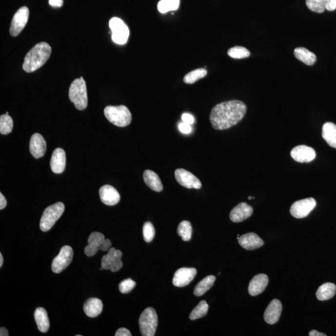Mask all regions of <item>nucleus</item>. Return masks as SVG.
Wrapping results in <instances>:
<instances>
[{
    "mask_svg": "<svg viewBox=\"0 0 336 336\" xmlns=\"http://www.w3.org/2000/svg\"><path fill=\"white\" fill-rule=\"evenodd\" d=\"M0 336H8V331L5 328H1L0 329Z\"/></svg>",
    "mask_w": 336,
    "mask_h": 336,
    "instance_id": "nucleus-47",
    "label": "nucleus"
},
{
    "mask_svg": "<svg viewBox=\"0 0 336 336\" xmlns=\"http://www.w3.org/2000/svg\"><path fill=\"white\" fill-rule=\"evenodd\" d=\"M69 98L77 109L83 110L86 109L88 105L87 86L82 77L72 82L69 88Z\"/></svg>",
    "mask_w": 336,
    "mask_h": 336,
    "instance_id": "nucleus-3",
    "label": "nucleus"
},
{
    "mask_svg": "<svg viewBox=\"0 0 336 336\" xmlns=\"http://www.w3.org/2000/svg\"><path fill=\"white\" fill-rule=\"evenodd\" d=\"M64 209V204L62 202H56L47 207L40 218V230L42 232H47L51 229L59 218L61 217Z\"/></svg>",
    "mask_w": 336,
    "mask_h": 336,
    "instance_id": "nucleus-5",
    "label": "nucleus"
},
{
    "mask_svg": "<svg viewBox=\"0 0 336 336\" xmlns=\"http://www.w3.org/2000/svg\"><path fill=\"white\" fill-rule=\"evenodd\" d=\"M282 311V304L278 299L272 300L264 313V319L270 324L278 322Z\"/></svg>",
    "mask_w": 336,
    "mask_h": 336,
    "instance_id": "nucleus-19",
    "label": "nucleus"
},
{
    "mask_svg": "<svg viewBox=\"0 0 336 336\" xmlns=\"http://www.w3.org/2000/svg\"><path fill=\"white\" fill-rule=\"evenodd\" d=\"M254 209L245 202H241L230 213V218L234 222H241L247 219L253 214Z\"/></svg>",
    "mask_w": 336,
    "mask_h": 336,
    "instance_id": "nucleus-18",
    "label": "nucleus"
},
{
    "mask_svg": "<svg viewBox=\"0 0 336 336\" xmlns=\"http://www.w3.org/2000/svg\"><path fill=\"white\" fill-rule=\"evenodd\" d=\"M3 264V257L1 254H0V267H2Z\"/></svg>",
    "mask_w": 336,
    "mask_h": 336,
    "instance_id": "nucleus-48",
    "label": "nucleus"
},
{
    "mask_svg": "<svg viewBox=\"0 0 336 336\" xmlns=\"http://www.w3.org/2000/svg\"><path fill=\"white\" fill-rule=\"evenodd\" d=\"M34 316L38 329L41 333H47L50 327V322L46 310L43 308H38L36 310Z\"/></svg>",
    "mask_w": 336,
    "mask_h": 336,
    "instance_id": "nucleus-25",
    "label": "nucleus"
},
{
    "mask_svg": "<svg viewBox=\"0 0 336 336\" xmlns=\"http://www.w3.org/2000/svg\"><path fill=\"white\" fill-rule=\"evenodd\" d=\"M209 306L206 301H201L196 308L192 311L189 319L196 320L205 316L208 311Z\"/></svg>",
    "mask_w": 336,
    "mask_h": 336,
    "instance_id": "nucleus-32",
    "label": "nucleus"
},
{
    "mask_svg": "<svg viewBox=\"0 0 336 336\" xmlns=\"http://www.w3.org/2000/svg\"><path fill=\"white\" fill-rule=\"evenodd\" d=\"M73 258V248L68 245L64 246L59 254L52 263V270L55 274H59L70 265Z\"/></svg>",
    "mask_w": 336,
    "mask_h": 336,
    "instance_id": "nucleus-10",
    "label": "nucleus"
},
{
    "mask_svg": "<svg viewBox=\"0 0 336 336\" xmlns=\"http://www.w3.org/2000/svg\"><path fill=\"white\" fill-rule=\"evenodd\" d=\"M47 149L46 141L40 134H35L29 142V152L36 159L43 157Z\"/></svg>",
    "mask_w": 336,
    "mask_h": 336,
    "instance_id": "nucleus-16",
    "label": "nucleus"
},
{
    "mask_svg": "<svg viewBox=\"0 0 336 336\" xmlns=\"http://www.w3.org/2000/svg\"><path fill=\"white\" fill-rule=\"evenodd\" d=\"M143 179L151 189L156 192L163 191V186L158 175L152 170H145L143 173Z\"/></svg>",
    "mask_w": 336,
    "mask_h": 336,
    "instance_id": "nucleus-24",
    "label": "nucleus"
},
{
    "mask_svg": "<svg viewBox=\"0 0 336 336\" xmlns=\"http://www.w3.org/2000/svg\"><path fill=\"white\" fill-rule=\"evenodd\" d=\"M178 183L188 189H199L202 187L201 182L196 176L184 169H177L175 173Z\"/></svg>",
    "mask_w": 336,
    "mask_h": 336,
    "instance_id": "nucleus-13",
    "label": "nucleus"
},
{
    "mask_svg": "<svg viewBox=\"0 0 336 336\" xmlns=\"http://www.w3.org/2000/svg\"><path fill=\"white\" fill-rule=\"evenodd\" d=\"M122 252L115 248H110L108 254L101 258V265L103 270H110L112 272L119 271L123 267L121 257Z\"/></svg>",
    "mask_w": 336,
    "mask_h": 336,
    "instance_id": "nucleus-9",
    "label": "nucleus"
},
{
    "mask_svg": "<svg viewBox=\"0 0 336 336\" xmlns=\"http://www.w3.org/2000/svg\"><path fill=\"white\" fill-rule=\"evenodd\" d=\"M135 286H136L135 281L130 278L126 279L119 283V290L123 294H127V293L132 292Z\"/></svg>",
    "mask_w": 336,
    "mask_h": 336,
    "instance_id": "nucleus-37",
    "label": "nucleus"
},
{
    "mask_svg": "<svg viewBox=\"0 0 336 336\" xmlns=\"http://www.w3.org/2000/svg\"><path fill=\"white\" fill-rule=\"evenodd\" d=\"M6 205H7V201L3 195V194L0 193V209L2 210L5 208Z\"/></svg>",
    "mask_w": 336,
    "mask_h": 336,
    "instance_id": "nucleus-45",
    "label": "nucleus"
},
{
    "mask_svg": "<svg viewBox=\"0 0 336 336\" xmlns=\"http://www.w3.org/2000/svg\"><path fill=\"white\" fill-rule=\"evenodd\" d=\"M115 335L116 336H132V335L128 329L121 328L117 330Z\"/></svg>",
    "mask_w": 336,
    "mask_h": 336,
    "instance_id": "nucleus-41",
    "label": "nucleus"
},
{
    "mask_svg": "<svg viewBox=\"0 0 336 336\" xmlns=\"http://www.w3.org/2000/svg\"><path fill=\"white\" fill-rule=\"evenodd\" d=\"M112 31V39L116 44L122 45L127 42L130 31L128 26L119 18H112L109 21Z\"/></svg>",
    "mask_w": 336,
    "mask_h": 336,
    "instance_id": "nucleus-8",
    "label": "nucleus"
},
{
    "mask_svg": "<svg viewBox=\"0 0 336 336\" xmlns=\"http://www.w3.org/2000/svg\"><path fill=\"white\" fill-rule=\"evenodd\" d=\"M215 281L216 277L214 275H209V276L206 277L196 286L195 290H194V294L196 296H202L207 291L213 287Z\"/></svg>",
    "mask_w": 336,
    "mask_h": 336,
    "instance_id": "nucleus-29",
    "label": "nucleus"
},
{
    "mask_svg": "<svg viewBox=\"0 0 336 336\" xmlns=\"http://www.w3.org/2000/svg\"><path fill=\"white\" fill-rule=\"evenodd\" d=\"M177 232L178 235L181 237L182 240H190L193 233V228L191 223L187 220L182 221L178 226Z\"/></svg>",
    "mask_w": 336,
    "mask_h": 336,
    "instance_id": "nucleus-30",
    "label": "nucleus"
},
{
    "mask_svg": "<svg viewBox=\"0 0 336 336\" xmlns=\"http://www.w3.org/2000/svg\"><path fill=\"white\" fill-rule=\"evenodd\" d=\"M49 3L54 7H61L63 5V0H49Z\"/></svg>",
    "mask_w": 336,
    "mask_h": 336,
    "instance_id": "nucleus-44",
    "label": "nucleus"
},
{
    "mask_svg": "<svg viewBox=\"0 0 336 336\" xmlns=\"http://www.w3.org/2000/svg\"><path fill=\"white\" fill-rule=\"evenodd\" d=\"M166 4L169 11L178 10L179 6V0H162Z\"/></svg>",
    "mask_w": 336,
    "mask_h": 336,
    "instance_id": "nucleus-38",
    "label": "nucleus"
},
{
    "mask_svg": "<svg viewBox=\"0 0 336 336\" xmlns=\"http://www.w3.org/2000/svg\"><path fill=\"white\" fill-rule=\"evenodd\" d=\"M182 119L183 122L190 124V125L195 121V119H194L193 116L189 114H184L182 115Z\"/></svg>",
    "mask_w": 336,
    "mask_h": 336,
    "instance_id": "nucleus-42",
    "label": "nucleus"
},
{
    "mask_svg": "<svg viewBox=\"0 0 336 336\" xmlns=\"http://www.w3.org/2000/svg\"><path fill=\"white\" fill-rule=\"evenodd\" d=\"M247 112V106L242 101L230 100L216 105L212 109L209 119L214 129H229L240 122Z\"/></svg>",
    "mask_w": 336,
    "mask_h": 336,
    "instance_id": "nucleus-1",
    "label": "nucleus"
},
{
    "mask_svg": "<svg viewBox=\"0 0 336 336\" xmlns=\"http://www.w3.org/2000/svg\"><path fill=\"white\" fill-rule=\"evenodd\" d=\"M158 9L159 12L161 13H166L169 11L168 8H167L166 4H164L162 0L158 4Z\"/></svg>",
    "mask_w": 336,
    "mask_h": 336,
    "instance_id": "nucleus-43",
    "label": "nucleus"
},
{
    "mask_svg": "<svg viewBox=\"0 0 336 336\" xmlns=\"http://www.w3.org/2000/svg\"><path fill=\"white\" fill-rule=\"evenodd\" d=\"M239 244L243 249L252 250L262 247L264 242L260 237L255 233H247L238 237Z\"/></svg>",
    "mask_w": 336,
    "mask_h": 336,
    "instance_id": "nucleus-20",
    "label": "nucleus"
},
{
    "mask_svg": "<svg viewBox=\"0 0 336 336\" xmlns=\"http://www.w3.org/2000/svg\"><path fill=\"white\" fill-rule=\"evenodd\" d=\"M306 5L310 10L321 13L325 10L323 0H306Z\"/></svg>",
    "mask_w": 336,
    "mask_h": 336,
    "instance_id": "nucleus-36",
    "label": "nucleus"
},
{
    "mask_svg": "<svg viewBox=\"0 0 336 336\" xmlns=\"http://www.w3.org/2000/svg\"><path fill=\"white\" fill-rule=\"evenodd\" d=\"M326 10L332 11L336 9V0H323Z\"/></svg>",
    "mask_w": 336,
    "mask_h": 336,
    "instance_id": "nucleus-40",
    "label": "nucleus"
},
{
    "mask_svg": "<svg viewBox=\"0 0 336 336\" xmlns=\"http://www.w3.org/2000/svg\"><path fill=\"white\" fill-rule=\"evenodd\" d=\"M248 199H249V200H251L252 199H254V197H251V196H249Z\"/></svg>",
    "mask_w": 336,
    "mask_h": 336,
    "instance_id": "nucleus-49",
    "label": "nucleus"
},
{
    "mask_svg": "<svg viewBox=\"0 0 336 336\" xmlns=\"http://www.w3.org/2000/svg\"><path fill=\"white\" fill-rule=\"evenodd\" d=\"M13 121L8 114L2 115L0 117V133L2 135H7L12 132Z\"/></svg>",
    "mask_w": 336,
    "mask_h": 336,
    "instance_id": "nucleus-33",
    "label": "nucleus"
},
{
    "mask_svg": "<svg viewBox=\"0 0 336 336\" xmlns=\"http://www.w3.org/2000/svg\"><path fill=\"white\" fill-rule=\"evenodd\" d=\"M267 275L258 274L250 281L249 286V293L251 296H257L265 291L268 284Z\"/></svg>",
    "mask_w": 336,
    "mask_h": 336,
    "instance_id": "nucleus-21",
    "label": "nucleus"
},
{
    "mask_svg": "<svg viewBox=\"0 0 336 336\" xmlns=\"http://www.w3.org/2000/svg\"><path fill=\"white\" fill-rule=\"evenodd\" d=\"M111 246V241L109 239H105L103 234L100 232H92L88 238V245L84 250L85 254L88 257H93L99 250L107 251Z\"/></svg>",
    "mask_w": 336,
    "mask_h": 336,
    "instance_id": "nucleus-7",
    "label": "nucleus"
},
{
    "mask_svg": "<svg viewBox=\"0 0 336 336\" xmlns=\"http://www.w3.org/2000/svg\"><path fill=\"white\" fill-rule=\"evenodd\" d=\"M51 47L46 42H40L35 45L26 54L22 69L26 73H33L41 67L50 58Z\"/></svg>",
    "mask_w": 336,
    "mask_h": 336,
    "instance_id": "nucleus-2",
    "label": "nucleus"
},
{
    "mask_svg": "<svg viewBox=\"0 0 336 336\" xmlns=\"http://www.w3.org/2000/svg\"><path fill=\"white\" fill-rule=\"evenodd\" d=\"M207 72L206 69L203 68L194 70L187 74L184 78V82L188 84H193L196 81L204 78L207 75Z\"/></svg>",
    "mask_w": 336,
    "mask_h": 336,
    "instance_id": "nucleus-31",
    "label": "nucleus"
},
{
    "mask_svg": "<svg viewBox=\"0 0 336 336\" xmlns=\"http://www.w3.org/2000/svg\"><path fill=\"white\" fill-rule=\"evenodd\" d=\"M336 293V286L335 284L326 283L319 286L316 295L319 301H326L335 296Z\"/></svg>",
    "mask_w": 336,
    "mask_h": 336,
    "instance_id": "nucleus-27",
    "label": "nucleus"
},
{
    "mask_svg": "<svg viewBox=\"0 0 336 336\" xmlns=\"http://www.w3.org/2000/svg\"><path fill=\"white\" fill-rule=\"evenodd\" d=\"M99 195L101 201L107 206H115L120 200L119 192L114 187L110 185H105L99 190Z\"/></svg>",
    "mask_w": 336,
    "mask_h": 336,
    "instance_id": "nucleus-17",
    "label": "nucleus"
},
{
    "mask_svg": "<svg viewBox=\"0 0 336 336\" xmlns=\"http://www.w3.org/2000/svg\"><path fill=\"white\" fill-rule=\"evenodd\" d=\"M316 206L314 198H310L297 200L292 204L290 208V213L293 217L302 218L307 217L311 212Z\"/></svg>",
    "mask_w": 336,
    "mask_h": 336,
    "instance_id": "nucleus-11",
    "label": "nucleus"
},
{
    "mask_svg": "<svg viewBox=\"0 0 336 336\" xmlns=\"http://www.w3.org/2000/svg\"><path fill=\"white\" fill-rule=\"evenodd\" d=\"M294 55L297 59L308 65H313L316 60V56L304 47H296L294 51Z\"/></svg>",
    "mask_w": 336,
    "mask_h": 336,
    "instance_id": "nucleus-28",
    "label": "nucleus"
},
{
    "mask_svg": "<svg viewBox=\"0 0 336 336\" xmlns=\"http://www.w3.org/2000/svg\"><path fill=\"white\" fill-rule=\"evenodd\" d=\"M309 336H326V335L324 333H321L318 332V331L316 330H313L310 331L309 333Z\"/></svg>",
    "mask_w": 336,
    "mask_h": 336,
    "instance_id": "nucleus-46",
    "label": "nucleus"
},
{
    "mask_svg": "<svg viewBox=\"0 0 336 336\" xmlns=\"http://www.w3.org/2000/svg\"><path fill=\"white\" fill-rule=\"evenodd\" d=\"M228 55L234 59H243L249 57L250 53L244 47L235 46L228 51Z\"/></svg>",
    "mask_w": 336,
    "mask_h": 336,
    "instance_id": "nucleus-34",
    "label": "nucleus"
},
{
    "mask_svg": "<svg viewBox=\"0 0 336 336\" xmlns=\"http://www.w3.org/2000/svg\"><path fill=\"white\" fill-rule=\"evenodd\" d=\"M290 154L292 158L299 163H310L315 159L316 156L314 149L306 145H299L293 148Z\"/></svg>",
    "mask_w": 336,
    "mask_h": 336,
    "instance_id": "nucleus-15",
    "label": "nucleus"
},
{
    "mask_svg": "<svg viewBox=\"0 0 336 336\" xmlns=\"http://www.w3.org/2000/svg\"><path fill=\"white\" fill-rule=\"evenodd\" d=\"M158 316L153 308H147L141 313L139 319V326L141 335L154 336L158 326Z\"/></svg>",
    "mask_w": 336,
    "mask_h": 336,
    "instance_id": "nucleus-6",
    "label": "nucleus"
},
{
    "mask_svg": "<svg viewBox=\"0 0 336 336\" xmlns=\"http://www.w3.org/2000/svg\"><path fill=\"white\" fill-rule=\"evenodd\" d=\"M322 137L331 147L336 148V125L326 122L322 126Z\"/></svg>",
    "mask_w": 336,
    "mask_h": 336,
    "instance_id": "nucleus-26",
    "label": "nucleus"
},
{
    "mask_svg": "<svg viewBox=\"0 0 336 336\" xmlns=\"http://www.w3.org/2000/svg\"><path fill=\"white\" fill-rule=\"evenodd\" d=\"M104 114L108 120L117 127H127L132 121V114L125 105L107 106L105 108Z\"/></svg>",
    "mask_w": 336,
    "mask_h": 336,
    "instance_id": "nucleus-4",
    "label": "nucleus"
},
{
    "mask_svg": "<svg viewBox=\"0 0 336 336\" xmlns=\"http://www.w3.org/2000/svg\"><path fill=\"white\" fill-rule=\"evenodd\" d=\"M29 9L22 6L16 12L11 21L10 33L13 37H17L26 26L29 19Z\"/></svg>",
    "mask_w": 336,
    "mask_h": 336,
    "instance_id": "nucleus-12",
    "label": "nucleus"
},
{
    "mask_svg": "<svg viewBox=\"0 0 336 336\" xmlns=\"http://www.w3.org/2000/svg\"><path fill=\"white\" fill-rule=\"evenodd\" d=\"M103 310V303L100 299L92 297L85 301L83 311L89 317H96L101 314Z\"/></svg>",
    "mask_w": 336,
    "mask_h": 336,
    "instance_id": "nucleus-23",
    "label": "nucleus"
},
{
    "mask_svg": "<svg viewBox=\"0 0 336 336\" xmlns=\"http://www.w3.org/2000/svg\"><path fill=\"white\" fill-rule=\"evenodd\" d=\"M66 164L65 153L62 148H56L52 155L51 168L53 172L60 174L64 172Z\"/></svg>",
    "mask_w": 336,
    "mask_h": 336,
    "instance_id": "nucleus-22",
    "label": "nucleus"
},
{
    "mask_svg": "<svg viewBox=\"0 0 336 336\" xmlns=\"http://www.w3.org/2000/svg\"><path fill=\"white\" fill-rule=\"evenodd\" d=\"M197 270L195 268H181L176 272L173 279V285L177 287H184L189 285L195 278Z\"/></svg>",
    "mask_w": 336,
    "mask_h": 336,
    "instance_id": "nucleus-14",
    "label": "nucleus"
},
{
    "mask_svg": "<svg viewBox=\"0 0 336 336\" xmlns=\"http://www.w3.org/2000/svg\"><path fill=\"white\" fill-rule=\"evenodd\" d=\"M143 234L144 240L146 242L150 243L152 242L155 236V229L152 223L146 222L143 225Z\"/></svg>",
    "mask_w": 336,
    "mask_h": 336,
    "instance_id": "nucleus-35",
    "label": "nucleus"
},
{
    "mask_svg": "<svg viewBox=\"0 0 336 336\" xmlns=\"http://www.w3.org/2000/svg\"><path fill=\"white\" fill-rule=\"evenodd\" d=\"M179 130L184 134H189L192 132V128L190 124L182 122L178 125Z\"/></svg>",
    "mask_w": 336,
    "mask_h": 336,
    "instance_id": "nucleus-39",
    "label": "nucleus"
}]
</instances>
